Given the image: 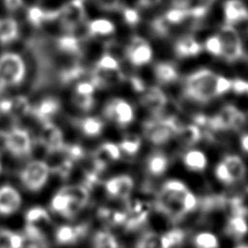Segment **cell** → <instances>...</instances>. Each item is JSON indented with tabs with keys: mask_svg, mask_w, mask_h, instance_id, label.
Instances as JSON below:
<instances>
[{
	"mask_svg": "<svg viewBox=\"0 0 248 248\" xmlns=\"http://www.w3.org/2000/svg\"><path fill=\"white\" fill-rule=\"evenodd\" d=\"M217 75L210 70H199L185 78L184 96L197 103L205 104L215 95V81Z\"/></svg>",
	"mask_w": 248,
	"mask_h": 248,
	"instance_id": "cell-1",
	"label": "cell"
},
{
	"mask_svg": "<svg viewBox=\"0 0 248 248\" xmlns=\"http://www.w3.org/2000/svg\"><path fill=\"white\" fill-rule=\"evenodd\" d=\"M26 74V65L22 57L15 52L0 55V84L6 88L21 83Z\"/></svg>",
	"mask_w": 248,
	"mask_h": 248,
	"instance_id": "cell-2",
	"label": "cell"
},
{
	"mask_svg": "<svg viewBox=\"0 0 248 248\" xmlns=\"http://www.w3.org/2000/svg\"><path fill=\"white\" fill-rule=\"evenodd\" d=\"M0 137L3 140L5 148L14 156L25 157L32 151V138L26 129L13 126L1 133Z\"/></svg>",
	"mask_w": 248,
	"mask_h": 248,
	"instance_id": "cell-3",
	"label": "cell"
},
{
	"mask_svg": "<svg viewBox=\"0 0 248 248\" xmlns=\"http://www.w3.org/2000/svg\"><path fill=\"white\" fill-rule=\"evenodd\" d=\"M50 173V168L46 162L34 160L25 165L19 177L22 185L31 192L40 191L46 183Z\"/></svg>",
	"mask_w": 248,
	"mask_h": 248,
	"instance_id": "cell-4",
	"label": "cell"
},
{
	"mask_svg": "<svg viewBox=\"0 0 248 248\" xmlns=\"http://www.w3.org/2000/svg\"><path fill=\"white\" fill-rule=\"evenodd\" d=\"M84 0H70L59 9L58 19L67 33L74 32L86 18Z\"/></svg>",
	"mask_w": 248,
	"mask_h": 248,
	"instance_id": "cell-5",
	"label": "cell"
},
{
	"mask_svg": "<svg viewBox=\"0 0 248 248\" xmlns=\"http://www.w3.org/2000/svg\"><path fill=\"white\" fill-rule=\"evenodd\" d=\"M104 115L119 127H127L134 120L135 113L132 105L119 97L111 98L105 104Z\"/></svg>",
	"mask_w": 248,
	"mask_h": 248,
	"instance_id": "cell-6",
	"label": "cell"
},
{
	"mask_svg": "<svg viewBox=\"0 0 248 248\" xmlns=\"http://www.w3.org/2000/svg\"><path fill=\"white\" fill-rule=\"evenodd\" d=\"M222 42V55L227 61L233 62L241 58L244 54L243 45L238 32L232 24H225L218 34Z\"/></svg>",
	"mask_w": 248,
	"mask_h": 248,
	"instance_id": "cell-7",
	"label": "cell"
},
{
	"mask_svg": "<svg viewBox=\"0 0 248 248\" xmlns=\"http://www.w3.org/2000/svg\"><path fill=\"white\" fill-rule=\"evenodd\" d=\"M128 61L137 67L149 63L152 59L153 51L149 43L140 36H134L124 50Z\"/></svg>",
	"mask_w": 248,
	"mask_h": 248,
	"instance_id": "cell-8",
	"label": "cell"
},
{
	"mask_svg": "<svg viewBox=\"0 0 248 248\" xmlns=\"http://www.w3.org/2000/svg\"><path fill=\"white\" fill-rule=\"evenodd\" d=\"M126 214L127 218L125 221V228L128 231H133L144 224L148 218L151 210V204L148 202L141 201L139 199L127 200Z\"/></svg>",
	"mask_w": 248,
	"mask_h": 248,
	"instance_id": "cell-9",
	"label": "cell"
},
{
	"mask_svg": "<svg viewBox=\"0 0 248 248\" xmlns=\"http://www.w3.org/2000/svg\"><path fill=\"white\" fill-rule=\"evenodd\" d=\"M38 140L47 152L58 150L65 144L61 129L51 121L42 123L38 134Z\"/></svg>",
	"mask_w": 248,
	"mask_h": 248,
	"instance_id": "cell-10",
	"label": "cell"
},
{
	"mask_svg": "<svg viewBox=\"0 0 248 248\" xmlns=\"http://www.w3.org/2000/svg\"><path fill=\"white\" fill-rule=\"evenodd\" d=\"M121 156V150L118 144L113 142L102 143L92 156V167L100 173L107 166L114 161H117Z\"/></svg>",
	"mask_w": 248,
	"mask_h": 248,
	"instance_id": "cell-11",
	"label": "cell"
},
{
	"mask_svg": "<svg viewBox=\"0 0 248 248\" xmlns=\"http://www.w3.org/2000/svg\"><path fill=\"white\" fill-rule=\"evenodd\" d=\"M105 189L111 198L127 201L134 189V180L127 174L116 175L105 182Z\"/></svg>",
	"mask_w": 248,
	"mask_h": 248,
	"instance_id": "cell-12",
	"label": "cell"
},
{
	"mask_svg": "<svg viewBox=\"0 0 248 248\" xmlns=\"http://www.w3.org/2000/svg\"><path fill=\"white\" fill-rule=\"evenodd\" d=\"M140 102L141 106L150 111L155 117H159L166 108L168 99L161 88L158 86H151L142 92Z\"/></svg>",
	"mask_w": 248,
	"mask_h": 248,
	"instance_id": "cell-13",
	"label": "cell"
},
{
	"mask_svg": "<svg viewBox=\"0 0 248 248\" xmlns=\"http://www.w3.org/2000/svg\"><path fill=\"white\" fill-rule=\"evenodd\" d=\"M89 230L86 223L78 225H62L55 231V240L60 245H71L83 238Z\"/></svg>",
	"mask_w": 248,
	"mask_h": 248,
	"instance_id": "cell-14",
	"label": "cell"
},
{
	"mask_svg": "<svg viewBox=\"0 0 248 248\" xmlns=\"http://www.w3.org/2000/svg\"><path fill=\"white\" fill-rule=\"evenodd\" d=\"M126 78V76L120 68L115 70H105L94 66L90 75V80L94 83L96 88L109 87L124 81Z\"/></svg>",
	"mask_w": 248,
	"mask_h": 248,
	"instance_id": "cell-15",
	"label": "cell"
},
{
	"mask_svg": "<svg viewBox=\"0 0 248 248\" xmlns=\"http://www.w3.org/2000/svg\"><path fill=\"white\" fill-rule=\"evenodd\" d=\"M50 207L54 212L66 218H72L76 216L83 208L72 201V199L62 190H58L57 193L52 197Z\"/></svg>",
	"mask_w": 248,
	"mask_h": 248,
	"instance_id": "cell-16",
	"label": "cell"
},
{
	"mask_svg": "<svg viewBox=\"0 0 248 248\" xmlns=\"http://www.w3.org/2000/svg\"><path fill=\"white\" fill-rule=\"evenodd\" d=\"M21 205V196L18 191L10 186L0 187V214L11 215L18 210Z\"/></svg>",
	"mask_w": 248,
	"mask_h": 248,
	"instance_id": "cell-17",
	"label": "cell"
},
{
	"mask_svg": "<svg viewBox=\"0 0 248 248\" xmlns=\"http://www.w3.org/2000/svg\"><path fill=\"white\" fill-rule=\"evenodd\" d=\"M60 102L54 97H46L32 105L31 113L41 123L50 121V119L59 111Z\"/></svg>",
	"mask_w": 248,
	"mask_h": 248,
	"instance_id": "cell-18",
	"label": "cell"
},
{
	"mask_svg": "<svg viewBox=\"0 0 248 248\" xmlns=\"http://www.w3.org/2000/svg\"><path fill=\"white\" fill-rule=\"evenodd\" d=\"M26 225L46 232V229L51 224V218L48 212L42 206H33L25 214Z\"/></svg>",
	"mask_w": 248,
	"mask_h": 248,
	"instance_id": "cell-19",
	"label": "cell"
},
{
	"mask_svg": "<svg viewBox=\"0 0 248 248\" xmlns=\"http://www.w3.org/2000/svg\"><path fill=\"white\" fill-rule=\"evenodd\" d=\"M224 15L227 24H232L248 17V9L240 0H227L224 3Z\"/></svg>",
	"mask_w": 248,
	"mask_h": 248,
	"instance_id": "cell-20",
	"label": "cell"
},
{
	"mask_svg": "<svg viewBox=\"0 0 248 248\" xmlns=\"http://www.w3.org/2000/svg\"><path fill=\"white\" fill-rule=\"evenodd\" d=\"M77 128L86 137L94 138L99 136L104 130V122L96 116H85L73 119Z\"/></svg>",
	"mask_w": 248,
	"mask_h": 248,
	"instance_id": "cell-21",
	"label": "cell"
},
{
	"mask_svg": "<svg viewBox=\"0 0 248 248\" xmlns=\"http://www.w3.org/2000/svg\"><path fill=\"white\" fill-rule=\"evenodd\" d=\"M58 17L59 10H45L39 6H31L27 10V19L36 27H40L46 22L56 20Z\"/></svg>",
	"mask_w": 248,
	"mask_h": 248,
	"instance_id": "cell-22",
	"label": "cell"
},
{
	"mask_svg": "<svg viewBox=\"0 0 248 248\" xmlns=\"http://www.w3.org/2000/svg\"><path fill=\"white\" fill-rule=\"evenodd\" d=\"M115 24L108 18L99 17L92 19L86 26L88 37H107L115 32Z\"/></svg>",
	"mask_w": 248,
	"mask_h": 248,
	"instance_id": "cell-23",
	"label": "cell"
},
{
	"mask_svg": "<svg viewBox=\"0 0 248 248\" xmlns=\"http://www.w3.org/2000/svg\"><path fill=\"white\" fill-rule=\"evenodd\" d=\"M56 46L62 53L77 56L81 51V39L78 38L74 32L67 33L56 40Z\"/></svg>",
	"mask_w": 248,
	"mask_h": 248,
	"instance_id": "cell-24",
	"label": "cell"
},
{
	"mask_svg": "<svg viewBox=\"0 0 248 248\" xmlns=\"http://www.w3.org/2000/svg\"><path fill=\"white\" fill-rule=\"evenodd\" d=\"M19 35L17 21L13 17L0 18V44L9 45L16 41Z\"/></svg>",
	"mask_w": 248,
	"mask_h": 248,
	"instance_id": "cell-25",
	"label": "cell"
},
{
	"mask_svg": "<svg viewBox=\"0 0 248 248\" xmlns=\"http://www.w3.org/2000/svg\"><path fill=\"white\" fill-rule=\"evenodd\" d=\"M229 171V174L231 176V179L233 182L241 180L246 171L245 165L242 161V159L237 155H227L222 160Z\"/></svg>",
	"mask_w": 248,
	"mask_h": 248,
	"instance_id": "cell-26",
	"label": "cell"
},
{
	"mask_svg": "<svg viewBox=\"0 0 248 248\" xmlns=\"http://www.w3.org/2000/svg\"><path fill=\"white\" fill-rule=\"evenodd\" d=\"M60 190L67 194L72 199V201L79 204L81 207H84L89 202L90 189L84 184L67 185L62 187Z\"/></svg>",
	"mask_w": 248,
	"mask_h": 248,
	"instance_id": "cell-27",
	"label": "cell"
},
{
	"mask_svg": "<svg viewBox=\"0 0 248 248\" xmlns=\"http://www.w3.org/2000/svg\"><path fill=\"white\" fill-rule=\"evenodd\" d=\"M201 50V45L191 36H184L175 44V53L179 57L195 56L199 54Z\"/></svg>",
	"mask_w": 248,
	"mask_h": 248,
	"instance_id": "cell-28",
	"label": "cell"
},
{
	"mask_svg": "<svg viewBox=\"0 0 248 248\" xmlns=\"http://www.w3.org/2000/svg\"><path fill=\"white\" fill-rule=\"evenodd\" d=\"M98 216L109 226L124 225L127 218L126 210H119L111 207H101L98 210Z\"/></svg>",
	"mask_w": 248,
	"mask_h": 248,
	"instance_id": "cell-29",
	"label": "cell"
},
{
	"mask_svg": "<svg viewBox=\"0 0 248 248\" xmlns=\"http://www.w3.org/2000/svg\"><path fill=\"white\" fill-rule=\"evenodd\" d=\"M10 115L14 118H20L31 113L32 104L25 95H16L11 99Z\"/></svg>",
	"mask_w": 248,
	"mask_h": 248,
	"instance_id": "cell-30",
	"label": "cell"
},
{
	"mask_svg": "<svg viewBox=\"0 0 248 248\" xmlns=\"http://www.w3.org/2000/svg\"><path fill=\"white\" fill-rule=\"evenodd\" d=\"M184 165L192 170H203L207 165L205 154L198 149H191L183 157Z\"/></svg>",
	"mask_w": 248,
	"mask_h": 248,
	"instance_id": "cell-31",
	"label": "cell"
},
{
	"mask_svg": "<svg viewBox=\"0 0 248 248\" xmlns=\"http://www.w3.org/2000/svg\"><path fill=\"white\" fill-rule=\"evenodd\" d=\"M154 74L157 80L161 83H170L175 81L178 78L176 68L168 62L158 63L154 68Z\"/></svg>",
	"mask_w": 248,
	"mask_h": 248,
	"instance_id": "cell-32",
	"label": "cell"
},
{
	"mask_svg": "<svg viewBox=\"0 0 248 248\" xmlns=\"http://www.w3.org/2000/svg\"><path fill=\"white\" fill-rule=\"evenodd\" d=\"M226 232L228 234L235 238H240L244 236L248 232V224L244 216L232 214L227 224Z\"/></svg>",
	"mask_w": 248,
	"mask_h": 248,
	"instance_id": "cell-33",
	"label": "cell"
},
{
	"mask_svg": "<svg viewBox=\"0 0 248 248\" xmlns=\"http://www.w3.org/2000/svg\"><path fill=\"white\" fill-rule=\"evenodd\" d=\"M178 139L182 144L190 146L196 144L202 137L201 130L197 124L183 125L177 133Z\"/></svg>",
	"mask_w": 248,
	"mask_h": 248,
	"instance_id": "cell-34",
	"label": "cell"
},
{
	"mask_svg": "<svg viewBox=\"0 0 248 248\" xmlns=\"http://www.w3.org/2000/svg\"><path fill=\"white\" fill-rule=\"evenodd\" d=\"M23 234L8 229L0 230V248H23Z\"/></svg>",
	"mask_w": 248,
	"mask_h": 248,
	"instance_id": "cell-35",
	"label": "cell"
},
{
	"mask_svg": "<svg viewBox=\"0 0 248 248\" xmlns=\"http://www.w3.org/2000/svg\"><path fill=\"white\" fill-rule=\"evenodd\" d=\"M140 145L141 139L138 134L135 133L126 134L118 144L121 152L130 156L137 154L140 148Z\"/></svg>",
	"mask_w": 248,
	"mask_h": 248,
	"instance_id": "cell-36",
	"label": "cell"
},
{
	"mask_svg": "<svg viewBox=\"0 0 248 248\" xmlns=\"http://www.w3.org/2000/svg\"><path fill=\"white\" fill-rule=\"evenodd\" d=\"M168 165H169L168 158L160 152L152 154L148 158L147 163H146L147 170L152 175H155V176L162 174L167 170Z\"/></svg>",
	"mask_w": 248,
	"mask_h": 248,
	"instance_id": "cell-37",
	"label": "cell"
},
{
	"mask_svg": "<svg viewBox=\"0 0 248 248\" xmlns=\"http://www.w3.org/2000/svg\"><path fill=\"white\" fill-rule=\"evenodd\" d=\"M93 248H119V244L110 232L99 231L93 237Z\"/></svg>",
	"mask_w": 248,
	"mask_h": 248,
	"instance_id": "cell-38",
	"label": "cell"
},
{
	"mask_svg": "<svg viewBox=\"0 0 248 248\" xmlns=\"http://www.w3.org/2000/svg\"><path fill=\"white\" fill-rule=\"evenodd\" d=\"M194 245L196 248H218V237L210 232H201L194 237Z\"/></svg>",
	"mask_w": 248,
	"mask_h": 248,
	"instance_id": "cell-39",
	"label": "cell"
},
{
	"mask_svg": "<svg viewBox=\"0 0 248 248\" xmlns=\"http://www.w3.org/2000/svg\"><path fill=\"white\" fill-rule=\"evenodd\" d=\"M72 100H73L74 105L83 112L90 111L93 108L94 104H95L94 95L81 94V93H77L74 91H73V95H72Z\"/></svg>",
	"mask_w": 248,
	"mask_h": 248,
	"instance_id": "cell-40",
	"label": "cell"
},
{
	"mask_svg": "<svg viewBox=\"0 0 248 248\" xmlns=\"http://www.w3.org/2000/svg\"><path fill=\"white\" fill-rule=\"evenodd\" d=\"M137 248H163L162 235L147 232L138 241Z\"/></svg>",
	"mask_w": 248,
	"mask_h": 248,
	"instance_id": "cell-41",
	"label": "cell"
},
{
	"mask_svg": "<svg viewBox=\"0 0 248 248\" xmlns=\"http://www.w3.org/2000/svg\"><path fill=\"white\" fill-rule=\"evenodd\" d=\"M184 238L183 232L179 230H173L168 232L165 234H162V243L163 248H172L175 245L179 244Z\"/></svg>",
	"mask_w": 248,
	"mask_h": 248,
	"instance_id": "cell-42",
	"label": "cell"
},
{
	"mask_svg": "<svg viewBox=\"0 0 248 248\" xmlns=\"http://www.w3.org/2000/svg\"><path fill=\"white\" fill-rule=\"evenodd\" d=\"M170 23L165 18L164 16H160L154 18L151 22V29L153 33L159 37H166L170 32Z\"/></svg>",
	"mask_w": 248,
	"mask_h": 248,
	"instance_id": "cell-43",
	"label": "cell"
},
{
	"mask_svg": "<svg viewBox=\"0 0 248 248\" xmlns=\"http://www.w3.org/2000/svg\"><path fill=\"white\" fill-rule=\"evenodd\" d=\"M95 67L105 70H115L119 69V61L109 52H105L96 62Z\"/></svg>",
	"mask_w": 248,
	"mask_h": 248,
	"instance_id": "cell-44",
	"label": "cell"
},
{
	"mask_svg": "<svg viewBox=\"0 0 248 248\" xmlns=\"http://www.w3.org/2000/svg\"><path fill=\"white\" fill-rule=\"evenodd\" d=\"M165 18L170 23V24H176L182 22L185 18L188 17V14L184 9L173 7L172 9L169 10L165 15Z\"/></svg>",
	"mask_w": 248,
	"mask_h": 248,
	"instance_id": "cell-45",
	"label": "cell"
},
{
	"mask_svg": "<svg viewBox=\"0 0 248 248\" xmlns=\"http://www.w3.org/2000/svg\"><path fill=\"white\" fill-rule=\"evenodd\" d=\"M204 47L212 55L221 56L222 55V42L219 35L210 36L204 43Z\"/></svg>",
	"mask_w": 248,
	"mask_h": 248,
	"instance_id": "cell-46",
	"label": "cell"
},
{
	"mask_svg": "<svg viewBox=\"0 0 248 248\" xmlns=\"http://www.w3.org/2000/svg\"><path fill=\"white\" fill-rule=\"evenodd\" d=\"M122 12V16L124 21L130 25V26H135L139 23L140 21V14L138 11L134 8H129V7H122L120 10Z\"/></svg>",
	"mask_w": 248,
	"mask_h": 248,
	"instance_id": "cell-47",
	"label": "cell"
},
{
	"mask_svg": "<svg viewBox=\"0 0 248 248\" xmlns=\"http://www.w3.org/2000/svg\"><path fill=\"white\" fill-rule=\"evenodd\" d=\"M232 89V80L221 76H217L215 81V95L220 96Z\"/></svg>",
	"mask_w": 248,
	"mask_h": 248,
	"instance_id": "cell-48",
	"label": "cell"
},
{
	"mask_svg": "<svg viewBox=\"0 0 248 248\" xmlns=\"http://www.w3.org/2000/svg\"><path fill=\"white\" fill-rule=\"evenodd\" d=\"M162 189L165 191H168V192L177 193V194H183L186 191H188V188L186 187V185L183 182L176 180V179H171V180L167 181L163 185Z\"/></svg>",
	"mask_w": 248,
	"mask_h": 248,
	"instance_id": "cell-49",
	"label": "cell"
},
{
	"mask_svg": "<svg viewBox=\"0 0 248 248\" xmlns=\"http://www.w3.org/2000/svg\"><path fill=\"white\" fill-rule=\"evenodd\" d=\"M100 9L108 12L120 11L123 7L122 0H96Z\"/></svg>",
	"mask_w": 248,
	"mask_h": 248,
	"instance_id": "cell-50",
	"label": "cell"
},
{
	"mask_svg": "<svg viewBox=\"0 0 248 248\" xmlns=\"http://www.w3.org/2000/svg\"><path fill=\"white\" fill-rule=\"evenodd\" d=\"M246 122L245 114L239 110L237 108H234L231 117V129L239 130Z\"/></svg>",
	"mask_w": 248,
	"mask_h": 248,
	"instance_id": "cell-51",
	"label": "cell"
},
{
	"mask_svg": "<svg viewBox=\"0 0 248 248\" xmlns=\"http://www.w3.org/2000/svg\"><path fill=\"white\" fill-rule=\"evenodd\" d=\"M215 175L216 177L225 184H232V181L231 179V176L229 174V171L224 164L223 161H221L215 168Z\"/></svg>",
	"mask_w": 248,
	"mask_h": 248,
	"instance_id": "cell-52",
	"label": "cell"
},
{
	"mask_svg": "<svg viewBox=\"0 0 248 248\" xmlns=\"http://www.w3.org/2000/svg\"><path fill=\"white\" fill-rule=\"evenodd\" d=\"M182 203H183V207L185 212H189L192 211L193 209L196 208V206L198 205V199L197 197L190 192L189 190L183 195V199H182Z\"/></svg>",
	"mask_w": 248,
	"mask_h": 248,
	"instance_id": "cell-53",
	"label": "cell"
},
{
	"mask_svg": "<svg viewBox=\"0 0 248 248\" xmlns=\"http://www.w3.org/2000/svg\"><path fill=\"white\" fill-rule=\"evenodd\" d=\"M232 89L236 94H248V81L239 78L232 80Z\"/></svg>",
	"mask_w": 248,
	"mask_h": 248,
	"instance_id": "cell-54",
	"label": "cell"
},
{
	"mask_svg": "<svg viewBox=\"0 0 248 248\" xmlns=\"http://www.w3.org/2000/svg\"><path fill=\"white\" fill-rule=\"evenodd\" d=\"M129 81H130V84H131L132 88L137 92L142 93L146 89V87L144 85V82L139 77L132 76V77L129 78Z\"/></svg>",
	"mask_w": 248,
	"mask_h": 248,
	"instance_id": "cell-55",
	"label": "cell"
},
{
	"mask_svg": "<svg viewBox=\"0 0 248 248\" xmlns=\"http://www.w3.org/2000/svg\"><path fill=\"white\" fill-rule=\"evenodd\" d=\"M24 4L23 0H4V6L7 11L14 13L18 11Z\"/></svg>",
	"mask_w": 248,
	"mask_h": 248,
	"instance_id": "cell-56",
	"label": "cell"
},
{
	"mask_svg": "<svg viewBox=\"0 0 248 248\" xmlns=\"http://www.w3.org/2000/svg\"><path fill=\"white\" fill-rule=\"evenodd\" d=\"M161 0H138V3L142 8H151L159 4Z\"/></svg>",
	"mask_w": 248,
	"mask_h": 248,
	"instance_id": "cell-57",
	"label": "cell"
},
{
	"mask_svg": "<svg viewBox=\"0 0 248 248\" xmlns=\"http://www.w3.org/2000/svg\"><path fill=\"white\" fill-rule=\"evenodd\" d=\"M240 145L241 148L248 153V134H245L240 139Z\"/></svg>",
	"mask_w": 248,
	"mask_h": 248,
	"instance_id": "cell-58",
	"label": "cell"
},
{
	"mask_svg": "<svg viewBox=\"0 0 248 248\" xmlns=\"http://www.w3.org/2000/svg\"><path fill=\"white\" fill-rule=\"evenodd\" d=\"M236 248H248V245H245V244H242V245H238Z\"/></svg>",
	"mask_w": 248,
	"mask_h": 248,
	"instance_id": "cell-59",
	"label": "cell"
},
{
	"mask_svg": "<svg viewBox=\"0 0 248 248\" xmlns=\"http://www.w3.org/2000/svg\"><path fill=\"white\" fill-rule=\"evenodd\" d=\"M2 170V161H1V158H0V172Z\"/></svg>",
	"mask_w": 248,
	"mask_h": 248,
	"instance_id": "cell-60",
	"label": "cell"
},
{
	"mask_svg": "<svg viewBox=\"0 0 248 248\" xmlns=\"http://www.w3.org/2000/svg\"><path fill=\"white\" fill-rule=\"evenodd\" d=\"M210 1H212V0H210Z\"/></svg>",
	"mask_w": 248,
	"mask_h": 248,
	"instance_id": "cell-61",
	"label": "cell"
},
{
	"mask_svg": "<svg viewBox=\"0 0 248 248\" xmlns=\"http://www.w3.org/2000/svg\"><path fill=\"white\" fill-rule=\"evenodd\" d=\"M0 158H1V156H0Z\"/></svg>",
	"mask_w": 248,
	"mask_h": 248,
	"instance_id": "cell-62",
	"label": "cell"
}]
</instances>
